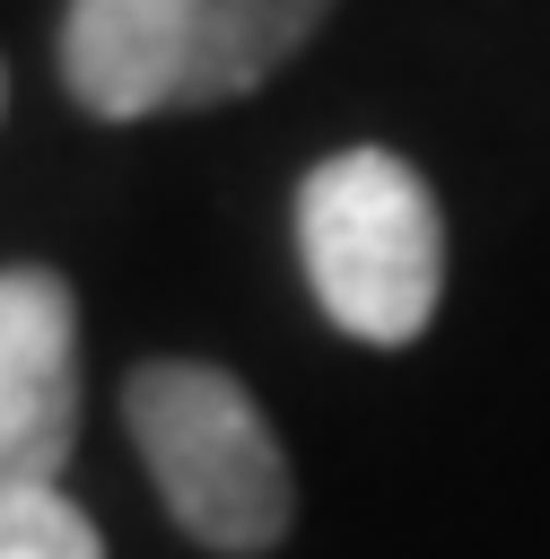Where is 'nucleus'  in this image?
I'll return each mask as SVG.
<instances>
[{
    "instance_id": "nucleus-1",
    "label": "nucleus",
    "mask_w": 550,
    "mask_h": 559,
    "mask_svg": "<svg viewBox=\"0 0 550 559\" xmlns=\"http://www.w3.org/2000/svg\"><path fill=\"white\" fill-rule=\"evenodd\" d=\"M122 428L166 498V515L218 550V559H262L297 524V472L262 419V402L201 358H140L122 376Z\"/></svg>"
},
{
    "instance_id": "nucleus-2",
    "label": "nucleus",
    "mask_w": 550,
    "mask_h": 559,
    "mask_svg": "<svg viewBox=\"0 0 550 559\" xmlns=\"http://www.w3.org/2000/svg\"><path fill=\"white\" fill-rule=\"evenodd\" d=\"M297 262L314 306L367 341L410 349L445 297V218L410 157L393 148H340L306 166L297 183Z\"/></svg>"
},
{
    "instance_id": "nucleus-3",
    "label": "nucleus",
    "mask_w": 550,
    "mask_h": 559,
    "mask_svg": "<svg viewBox=\"0 0 550 559\" xmlns=\"http://www.w3.org/2000/svg\"><path fill=\"white\" fill-rule=\"evenodd\" d=\"M79 445V297L61 271H0V480H52Z\"/></svg>"
},
{
    "instance_id": "nucleus-4",
    "label": "nucleus",
    "mask_w": 550,
    "mask_h": 559,
    "mask_svg": "<svg viewBox=\"0 0 550 559\" xmlns=\"http://www.w3.org/2000/svg\"><path fill=\"white\" fill-rule=\"evenodd\" d=\"M192 35L201 0H70L61 9V87L96 122H148L183 105L192 79Z\"/></svg>"
},
{
    "instance_id": "nucleus-5",
    "label": "nucleus",
    "mask_w": 550,
    "mask_h": 559,
    "mask_svg": "<svg viewBox=\"0 0 550 559\" xmlns=\"http://www.w3.org/2000/svg\"><path fill=\"white\" fill-rule=\"evenodd\" d=\"M323 17H332V0H201L183 105H236V96H253L262 79H279L314 44Z\"/></svg>"
},
{
    "instance_id": "nucleus-6",
    "label": "nucleus",
    "mask_w": 550,
    "mask_h": 559,
    "mask_svg": "<svg viewBox=\"0 0 550 559\" xmlns=\"http://www.w3.org/2000/svg\"><path fill=\"white\" fill-rule=\"evenodd\" d=\"M0 559H105V533L61 480H0Z\"/></svg>"
},
{
    "instance_id": "nucleus-7",
    "label": "nucleus",
    "mask_w": 550,
    "mask_h": 559,
    "mask_svg": "<svg viewBox=\"0 0 550 559\" xmlns=\"http://www.w3.org/2000/svg\"><path fill=\"white\" fill-rule=\"evenodd\" d=\"M0 105H9V70H0Z\"/></svg>"
}]
</instances>
